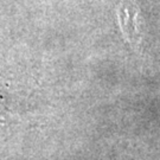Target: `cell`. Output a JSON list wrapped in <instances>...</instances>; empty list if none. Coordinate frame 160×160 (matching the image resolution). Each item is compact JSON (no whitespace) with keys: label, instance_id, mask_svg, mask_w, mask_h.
<instances>
[{"label":"cell","instance_id":"1","mask_svg":"<svg viewBox=\"0 0 160 160\" xmlns=\"http://www.w3.org/2000/svg\"><path fill=\"white\" fill-rule=\"evenodd\" d=\"M119 26L128 44L139 50L143 37V22L135 0H119L116 6Z\"/></svg>","mask_w":160,"mask_h":160}]
</instances>
